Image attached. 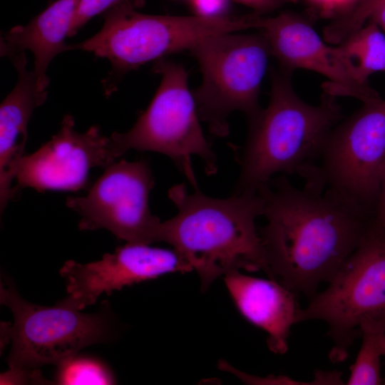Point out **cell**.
I'll use <instances>...</instances> for the list:
<instances>
[{"label": "cell", "instance_id": "obj_9", "mask_svg": "<svg viewBox=\"0 0 385 385\" xmlns=\"http://www.w3.org/2000/svg\"><path fill=\"white\" fill-rule=\"evenodd\" d=\"M319 161L322 185L373 217L385 174V100L364 103L338 123Z\"/></svg>", "mask_w": 385, "mask_h": 385}, {"label": "cell", "instance_id": "obj_1", "mask_svg": "<svg viewBox=\"0 0 385 385\" xmlns=\"http://www.w3.org/2000/svg\"><path fill=\"white\" fill-rule=\"evenodd\" d=\"M257 190L260 228L270 279L312 299L329 282L371 228L372 217L329 189L297 188L284 175Z\"/></svg>", "mask_w": 385, "mask_h": 385}, {"label": "cell", "instance_id": "obj_25", "mask_svg": "<svg viewBox=\"0 0 385 385\" xmlns=\"http://www.w3.org/2000/svg\"><path fill=\"white\" fill-rule=\"evenodd\" d=\"M254 10V12L265 14L287 4L296 3L299 0H234Z\"/></svg>", "mask_w": 385, "mask_h": 385}, {"label": "cell", "instance_id": "obj_8", "mask_svg": "<svg viewBox=\"0 0 385 385\" xmlns=\"http://www.w3.org/2000/svg\"><path fill=\"white\" fill-rule=\"evenodd\" d=\"M311 319L328 324L335 362L346 359L362 324L385 322V230L371 226L328 287L299 309L297 323Z\"/></svg>", "mask_w": 385, "mask_h": 385}, {"label": "cell", "instance_id": "obj_17", "mask_svg": "<svg viewBox=\"0 0 385 385\" xmlns=\"http://www.w3.org/2000/svg\"><path fill=\"white\" fill-rule=\"evenodd\" d=\"M337 46L354 63L359 78L385 71V34L374 21L352 33Z\"/></svg>", "mask_w": 385, "mask_h": 385}, {"label": "cell", "instance_id": "obj_7", "mask_svg": "<svg viewBox=\"0 0 385 385\" xmlns=\"http://www.w3.org/2000/svg\"><path fill=\"white\" fill-rule=\"evenodd\" d=\"M153 71L161 76L154 97L129 130L111 135L113 152L115 158L131 149L165 155L197 188L191 156L200 157L209 173L217 169L216 157L200 124L187 71L164 58L155 61Z\"/></svg>", "mask_w": 385, "mask_h": 385}, {"label": "cell", "instance_id": "obj_19", "mask_svg": "<svg viewBox=\"0 0 385 385\" xmlns=\"http://www.w3.org/2000/svg\"><path fill=\"white\" fill-rule=\"evenodd\" d=\"M54 382L60 385H108L116 384V378L102 359L78 353L56 366Z\"/></svg>", "mask_w": 385, "mask_h": 385}, {"label": "cell", "instance_id": "obj_27", "mask_svg": "<svg viewBox=\"0 0 385 385\" xmlns=\"http://www.w3.org/2000/svg\"><path fill=\"white\" fill-rule=\"evenodd\" d=\"M385 34V4L378 8L370 18Z\"/></svg>", "mask_w": 385, "mask_h": 385}, {"label": "cell", "instance_id": "obj_4", "mask_svg": "<svg viewBox=\"0 0 385 385\" xmlns=\"http://www.w3.org/2000/svg\"><path fill=\"white\" fill-rule=\"evenodd\" d=\"M101 29L68 49L93 53L106 58L111 71L105 79L106 94L128 71L183 49L215 35L255 28V12L219 18L150 15L137 11L130 0H122L104 12Z\"/></svg>", "mask_w": 385, "mask_h": 385}, {"label": "cell", "instance_id": "obj_2", "mask_svg": "<svg viewBox=\"0 0 385 385\" xmlns=\"http://www.w3.org/2000/svg\"><path fill=\"white\" fill-rule=\"evenodd\" d=\"M168 196L178 212L161 222L158 242L173 246L200 276L205 290L219 276L233 270H262L270 277L256 220L262 216L264 198L259 190L214 198L183 184Z\"/></svg>", "mask_w": 385, "mask_h": 385}, {"label": "cell", "instance_id": "obj_10", "mask_svg": "<svg viewBox=\"0 0 385 385\" xmlns=\"http://www.w3.org/2000/svg\"><path fill=\"white\" fill-rule=\"evenodd\" d=\"M106 170L83 197H68L66 205L76 212L81 230L106 229L129 243L158 242L161 221L148 204L154 179L145 160H120Z\"/></svg>", "mask_w": 385, "mask_h": 385}, {"label": "cell", "instance_id": "obj_23", "mask_svg": "<svg viewBox=\"0 0 385 385\" xmlns=\"http://www.w3.org/2000/svg\"><path fill=\"white\" fill-rule=\"evenodd\" d=\"M39 371V369L21 370L9 368L7 371L1 374V384H48Z\"/></svg>", "mask_w": 385, "mask_h": 385}, {"label": "cell", "instance_id": "obj_15", "mask_svg": "<svg viewBox=\"0 0 385 385\" xmlns=\"http://www.w3.org/2000/svg\"><path fill=\"white\" fill-rule=\"evenodd\" d=\"M9 58L17 71L18 80L0 106L1 214L16 195L12 182L25 155L29 121L34 109L46 101L48 95L46 91L38 89L34 71L27 70L24 52Z\"/></svg>", "mask_w": 385, "mask_h": 385}, {"label": "cell", "instance_id": "obj_24", "mask_svg": "<svg viewBox=\"0 0 385 385\" xmlns=\"http://www.w3.org/2000/svg\"><path fill=\"white\" fill-rule=\"evenodd\" d=\"M321 16L336 19L350 10L354 0H307Z\"/></svg>", "mask_w": 385, "mask_h": 385}, {"label": "cell", "instance_id": "obj_3", "mask_svg": "<svg viewBox=\"0 0 385 385\" xmlns=\"http://www.w3.org/2000/svg\"><path fill=\"white\" fill-rule=\"evenodd\" d=\"M291 73L271 71L270 103L248 119L235 192L257 190L277 173H297L306 183L317 177L316 162L329 133L343 118L342 108L336 96L325 91L317 105L302 100L292 86Z\"/></svg>", "mask_w": 385, "mask_h": 385}, {"label": "cell", "instance_id": "obj_5", "mask_svg": "<svg viewBox=\"0 0 385 385\" xmlns=\"http://www.w3.org/2000/svg\"><path fill=\"white\" fill-rule=\"evenodd\" d=\"M0 302L14 316L8 324L11 348L9 368L35 370L57 366L83 348L111 342L117 336V319L108 301L94 313H83L61 299L54 306H42L22 297L13 282L4 277Z\"/></svg>", "mask_w": 385, "mask_h": 385}, {"label": "cell", "instance_id": "obj_16", "mask_svg": "<svg viewBox=\"0 0 385 385\" xmlns=\"http://www.w3.org/2000/svg\"><path fill=\"white\" fill-rule=\"evenodd\" d=\"M81 0H57L35 16L26 26L13 27L1 38V54L8 57L31 51L34 56V73L38 88L46 91L49 84L46 75L51 61L68 51L65 38Z\"/></svg>", "mask_w": 385, "mask_h": 385}, {"label": "cell", "instance_id": "obj_26", "mask_svg": "<svg viewBox=\"0 0 385 385\" xmlns=\"http://www.w3.org/2000/svg\"><path fill=\"white\" fill-rule=\"evenodd\" d=\"M372 227L385 230V174L381 182L379 197L374 213Z\"/></svg>", "mask_w": 385, "mask_h": 385}, {"label": "cell", "instance_id": "obj_11", "mask_svg": "<svg viewBox=\"0 0 385 385\" xmlns=\"http://www.w3.org/2000/svg\"><path fill=\"white\" fill-rule=\"evenodd\" d=\"M257 29L281 68L290 72L303 68L324 76L329 80L324 91L336 97H353L362 103L380 98L359 78L354 63L341 48L325 43L309 19L291 12L275 16L261 14Z\"/></svg>", "mask_w": 385, "mask_h": 385}, {"label": "cell", "instance_id": "obj_21", "mask_svg": "<svg viewBox=\"0 0 385 385\" xmlns=\"http://www.w3.org/2000/svg\"><path fill=\"white\" fill-rule=\"evenodd\" d=\"M120 1L122 0H81L71 24L68 37L74 36L91 19L104 13Z\"/></svg>", "mask_w": 385, "mask_h": 385}, {"label": "cell", "instance_id": "obj_29", "mask_svg": "<svg viewBox=\"0 0 385 385\" xmlns=\"http://www.w3.org/2000/svg\"><path fill=\"white\" fill-rule=\"evenodd\" d=\"M363 0H354V6H352V8L356 5L358 3H359L360 1H361Z\"/></svg>", "mask_w": 385, "mask_h": 385}, {"label": "cell", "instance_id": "obj_12", "mask_svg": "<svg viewBox=\"0 0 385 385\" xmlns=\"http://www.w3.org/2000/svg\"><path fill=\"white\" fill-rule=\"evenodd\" d=\"M71 115L64 116L59 130L36 152L21 160L14 187L38 192L76 191L84 188L94 167H106L116 158L111 138L103 135L96 125L85 133L77 132Z\"/></svg>", "mask_w": 385, "mask_h": 385}, {"label": "cell", "instance_id": "obj_28", "mask_svg": "<svg viewBox=\"0 0 385 385\" xmlns=\"http://www.w3.org/2000/svg\"><path fill=\"white\" fill-rule=\"evenodd\" d=\"M380 345L382 355L385 356V334H384L381 338Z\"/></svg>", "mask_w": 385, "mask_h": 385}, {"label": "cell", "instance_id": "obj_6", "mask_svg": "<svg viewBox=\"0 0 385 385\" xmlns=\"http://www.w3.org/2000/svg\"><path fill=\"white\" fill-rule=\"evenodd\" d=\"M189 50L202 77L192 93L197 113L212 134H227V119L232 112L242 111L249 119L261 110L259 93L272 56L261 32L215 35Z\"/></svg>", "mask_w": 385, "mask_h": 385}, {"label": "cell", "instance_id": "obj_22", "mask_svg": "<svg viewBox=\"0 0 385 385\" xmlns=\"http://www.w3.org/2000/svg\"><path fill=\"white\" fill-rule=\"evenodd\" d=\"M194 15L205 18L226 16L230 0H189Z\"/></svg>", "mask_w": 385, "mask_h": 385}, {"label": "cell", "instance_id": "obj_14", "mask_svg": "<svg viewBox=\"0 0 385 385\" xmlns=\"http://www.w3.org/2000/svg\"><path fill=\"white\" fill-rule=\"evenodd\" d=\"M228 292L238 311L249 322L267 334V345L284 354L300 309L297 294L277 280L262 279L233 270L225 274Z\"/></svg>", "mask_w": 385, "mask_h": 385}, {"label": "cell", "instance_id": "obj_18", "mask_svg": "<svg viewBox=\"0 0 385 385\" xmlns=\"http://www.w3.org/2000/svg\"><path fill=\"white\" fill-rule=\"evenodd\" d=\"M362 342L354 363L350 367L348 385H379L381 378V338L385 322H369L360 327Z\"/></svg>", "mask_w": 385, "mask_h": 385}, {"label": "cell", "instance_id": "obj_13", "mask_svg": "<svg viewBox=\"0 0 385 385\" xmlns=\"http://www.w3.org/2000/svg\"><path fill=\"white\" fill-rule=\"evenodd\" d=\"M191 270L190 265L175 249L127 242L98 261L65 262L59 272L66 282L67 296L61 300L82 310L95 304L103 293L111 295L126 286Z\"/></svg>", "mask_w": 385, "mask_h": 385}, {"label": "cell", "instance_id": "obj_20", "mask_svg": "<svg viewBox=\"0 0 385 385\" xmlns=\"http://www.w3.org/2000/svg\"><path fill=\"white\" fill-rule=\"evenodd\" d=\"M383 4L385 0H363L342 16L334 19L323 29V37L326 42L339 44L355 32L370 19L374 12Z\"/></svg>", "mask_w": 385, "mask_h": 385}]
</instances>
